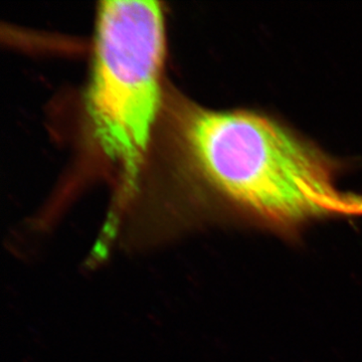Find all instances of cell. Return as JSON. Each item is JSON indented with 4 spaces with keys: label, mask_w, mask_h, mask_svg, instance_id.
<instances>
[{
    "label": "cell",
    "mask_w": 362,
    "mask_h": 362,
    "mask_svg": "<svg viewBox=\"0 0 362 362\" xmlns=\"http://www.w3.org/2000/svg\"><path fill=\"white\" fill-rule=\"evenodd\" d=\"M183 140L204 187L250 226L292 238L313 221L362 216V195L338 187L344 164L265 112L192 107Z\"/></svg>",
    "instance_id": "obj_1"
},
{
    "label": "cell",
    "mask_w": 362,
    "mask_h": 362,
    "mask_svg": "<svg viewBox=\"0 0 362 362\" xmlns=\"http://www.w3.org/2000/svg\"><path fill=\"white\" fill-rule=\"evenodd\" d=\"M164 51L158 2L100 4L88 114L98 144L131 185L141 170L160 106Z\"/></svg>",
    "instance_id": "obj_2"
}]
</instances>
